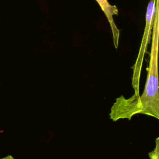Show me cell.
<instances>
[{"label":"cell","mask_w":159,"mask_h":159,"mask_svg":"<svg viewBox=\"0 0 159 159\" xmlns=\"http://www.w3.org/2000/svg\"><path fill=\"white\" fill-rule=\"evenodd\" d=\"M159 0H156L152 26V45L149 65L144 90L138 96L129 98L120 96L111 106L109 118L116 122L119 119L130 120L136 114H145L159 119V92L158 75V52L159 35Z\"/></svg>","instance_id":"obj_1"},{"label":"cell","mask_w":159,"mask_h":159,"mask_svg":"<svg viewBox=\"0 0 159 159\" xmlns=\"http://www.w3.org/2000/svg\"><path fill=\"white\" fill-rule=\"evenodd\" d=\"M155 2L156 0H150L148 4L146 12L145 26L144 29V32L142 39L140 47L139 49L136 61L132 67L133 75L132 78V85L134 90V95L135 96H138L140 94L139 83L142 66L144 55L145 54L147 48L149 43V40L150 39V35L153 23L154 14L155 11Z\"/></svg>","instance_id":"obj_2"},{"label":"cell","mask_w":159,"mask_h":159,"mask_svg":"<svg viewBox=\"0 0 159 159\" xmlns=\"http://www.w3.org/2000/svg\"><path fill=\"white\" fill-rule=\"evenodd\" d=\"M99 6L103 11L104 15L107 19L110 27L112 33L113 42L116 48H117L119 45V40L120 36V30L117 27L113 16L118 14V9L116 6H112L109 4L107 0H96Z\"/></svg>","instance_id":"obj_3"},{"label":"cell","mask_w":159,"mask_h":159,"mask_svg":"<svg viewBox=\"0 0 159 159\" xmlns=\"http://www.w3.org/2000/svg\"><path fill=\"white\" fill-rule=\"evenodd\" d=\"M150 159H159V138L157 137L155 140V148L148 153Z\"/></svg>","instance_id":"obj_4"},{"label":"cell","mask_w":159,"mask_h":159,"mask_svg":"<svg viewBox=\"0 0 159 159\" xmlns=\"http://www.w3.org/2000/svg\"><path fill=\"white\" fill-rule=\"evenodd\" d=\"M0 159H16V158L12 155H7V156L0 158Z\"/></svg>","instance_id":"obj_5"}]
</instances>
